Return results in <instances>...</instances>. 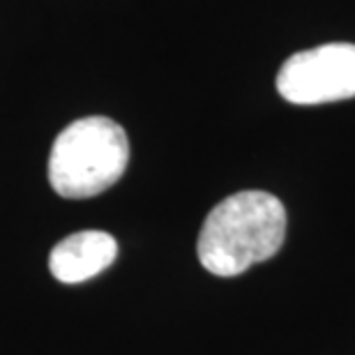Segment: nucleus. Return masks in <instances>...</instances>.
<instances>
[{"label": "nucleus", "mask_w": 355, "mask_h": 355, "mask_svg": "<svg viewBox=\"0 0 355 355\" xmlns=\"http://www.w3.org/2000/svg\"><path fill=\"white\" fill-rule=\"evenodd\" d=\"M286 210L268 191H238L217 203L198 233V261L217 277L243 275L282 250Z\"/></svg>", "instance_id": "obj_1"}, {"label": "nucleus", "mask_w": 355, "mask_h": 355, "mask_svg": "<svg viewBox=\"0 0 355 355\" xmlns=\"http://www.w3.org/2000/svg\"><path fill=\"white\" fill-rule=\"evenodd\" d=\"M130 164V141L116 120L88 116L53 141L49 182L65 198H90L113 187Z\"/></svg>", "instance_id": "obj_2"}, {"label": "nucleus", "mask_w": 355, "mask_h": 355, "mask_svg": "<svg viewBox=\"0 0 355 355\" xmlns=\"http://www.w3.org/2000/svg\"><path fill=\"white\" fill-rule=\"evenodd\" d=\"M277 90L302 106L355 97V44L337 42L293 53L277 74Z\"/></svg>", "instance_id": "obj_3"}, {"label": "nucleus", "mask_w": 355, "mask_h": 355, "mask_svg": "<svg viewBox=\"0 0 355 355\" xmlns=\"http://www.w3.org/2000/svg\"><path fill=\"white\" fill-rule=\"evenodd\" d=\"M118 257V243L106 231H79L49 254V270L62 284H81L104 272Z\"/></svg>", "instance_id": "obj_4"}]
</instances>
